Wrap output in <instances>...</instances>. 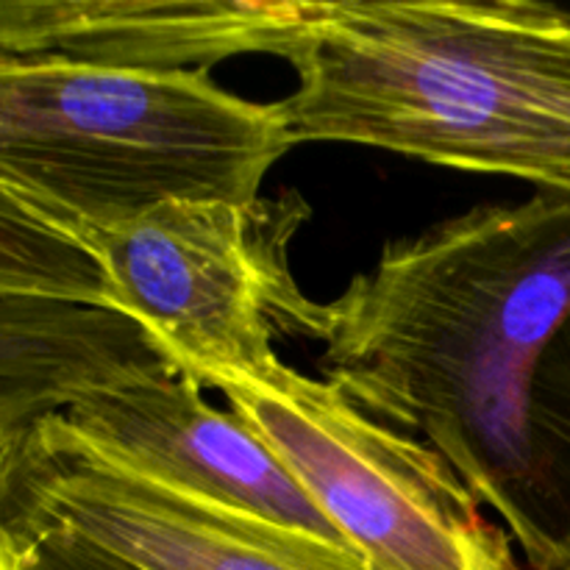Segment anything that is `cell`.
<instances>
[{
    "mask_svg": "<svg viewBox=\"0 0 570 570\" xmlns=\"http://www.w3.org/2000/svg\"><path fill=\"white\" fill-rule=\"evenodd\" d=\"M315 340L321 376L438 451L529 568L570 566V195L393 239Z\"/></svg>",
    "mask_w": 570,
    "mask_h": 570,
    "instance_id": "cell-1",
    "label": "cell"
},
{
    "mask_svg": "<svg viewBox=\"0 0 570 570\" xmlns=\"http://www.w3.org/2000/svg\"><path fill=\"white\" fill-rule=\"evenodd\" d=\"M284 61L293 145L354 142L570 195V11L538 0L315 3Z\"/></svg>",
    "mask_w": 570,
    "mask_h": 570,
    "instance_id": "cell-2",
    "label": "cell"
},
{
    "mask_svg": "<svg viewBox=\"0 0 570 570\" xmlns=\"http://www.w3.org/2000/svg\"><path fill=\"white\" fill-rule=\"evenodd\" d=\"M289 148L282 100L204 70L0 56V200L42 220L98 232L165 204H245Z\"/></svg>",
    "mask_w": 570,
    "mask_h": 570,
    "instance_id": "cell-3",
    "label": "cell"
},
{
    "mask_svg": "<svg viewBox=\"0 0 570 570\" xmlns=\"http://www.w3.org/2000/svg\"><path fill=\"white\" fill-rule=\"evenodd\" d=\"M234 415L382 570H523L510 534L434 449L376 423L282 360L209 373Z\"/></svg>",
    "mask_w": 570,
    "mask_h": 570,
    "instance_id": "cell-4",
    "label": "cell"
},
{
    "mask_svg": "<svg viewBox=\"0 0 570 570\" xmlns=\"http://www.w3.org/2000/svg\"><path fill=\"white\" fill-rule=\"evenodd\" d=\"M306 217L309 206L293 189L245 204H165L98 232L56 226L89 245L115 312L200 384L209 373L276 362L282 334L315 340L321 304L301 293L289 267Z\"/></svg>",
    "mask_w": 570,
    "mask_h": 570,
    "instance_id": "cell-5",
    "label": "cell"
},
{
    "mask_svg": "<svg viewBox=\"0 0 570 570\" xmlns=\"http://www.w3.org/2000/svg\"><path fill=\"white\" fill-rule=\"evenodd\" d=\"M0 523L134 570H382L360 549L170 482L50 415L0 443Z\"/></svg>",
    "mask_w": 570,
    "mask_h": 570,
    "instance_id": "cell-6",
    "label": "cell"
},
{
    "mask_svg": "<svg viewBox=\"0 0 570 570\" xmlns=\"http://www.w3.org/2000/svg\"><path fill=\"white\" fill-rule=\"evenodd\" d=\"M50 415L156 476L351 546L273 451L234 412L206 404L200 384L161 351L100 367L65 390Z\"/></svg>",
    "mask_w": 570,
    "mask_h": 570,
    "instance_id": "cell-7",
    "label": "cell"
},
{
    "mask_svg": "<svg viewBox=\"0 0 570 570\" xmlns=\"http://www.w3.org/2000/svg\"><path fill=\"white\" fill-rule=\"evenodd\" d=\"M315 0H3L0 56L134 70H204L239 53L287 59Z\"/></svg>",
    "mask_w": 570,
    "mask_h": 570,
    "instance_id": "cell-8",
    "label": "cell"
},
{
    "mask_svg": "<svg viewBox=\"0 0 570 570\" xmlns=\"http://www.w3.org/2000/svg\"><path fill=\"white\" fill-rule=\"evenodd\" d=\"M0 443L48 417L53 401L83 376L161 351L131 317L100 306L0 295Z\"/></svg>",
    "mask_w": 570,
    "mask_h": 570,
    "instance_id": "cell-9",
    "label": "cell"
},
{
    "mask_svg": "<svg viewBox=\"0 0 570 570\" xmlns=\"http://www.w3.org/2000/svg\"><path fill=\"white\" fill-rule=\"evenodd\" d=\"M566 570H570V566H568V568H566Z\"/></svg>",
    "mask_w": 570,
    "mask_h": 570,
    "instance_id": "cell-10",
    "label": "cell"
}]
</instances>
